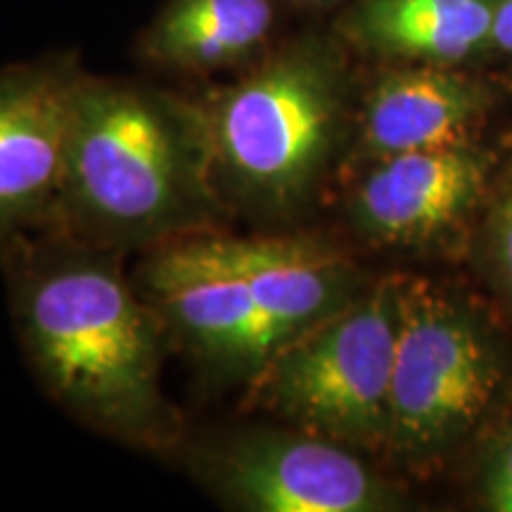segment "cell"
Instances as JSON below:
<instances>
[{
  "label": "cell",
  "instance_id": "6da1fadb",
  "mask_svg": "<svg viewBox=\"0 0 512 512\" xmlns=\"http://www.w3.org/2000/svg\"><path fill=\"white\" fill-rule=\"evenodd\" d=\"M5 252L15 264L19 335L48 392L121 439L162 444L171 422L155 320L119 273L95 259H34L17 242Z\"/></svg>",
  "mask_w": 512,
  "mask_h": 512
},
{
  "label": "cell",
  "instance_id": "7a4b0ae2",
  "mask_svg": "<svg viewBox=\"0 0 512 512\" xmlns=\"http://www.w3.org/2000/svg\"><path fill=\"white\" fill-rule=\"evenodd\" d=\"M337 76L316 48H292L185 117L202 174L256 211L302 202L335 138Z\"/></svg>",
  "mask_w": 512,
  "mask_h": 512
},
{
  "label": "cell",
  "instance_id": "3957f363",
  "mask_svg": "<svg viewBox=\"0 0 512 512\" xmlns=\"http://www.w3.org/2000/svg\"><path fill=\"white\" fill-rule=\"evenodd\" d=\"M207 195L183 117L126 88L76 91L62 204L107 233L152 235L183 226Z\"/></svg>",
  "mask_w": 512,
  "mask_h": 512
},
{
  "label": "cell",
  "instance_id": "277c9868",
  "mask_svg": "<svg viewBox=\"0 0 512 512\" xmlns=\"http://www.w3.org/2000/svg\"><path fill=\"white\" fill-rule=\"evenodd\" d=\"M399 280H384L285 347L249 380V403L337 444L387 446Z\"/></svg>",
  "mask_w": 512,
  "mask_h": 512
},
{
  "label": "cell",
  "instance_id": "5b68a950",
  "mask_svg": "<svg viewBox=\"0 0 512 512\" xmlns=\"http://www.w3.org/2000/svg\"><path fill=\"white\" fill-rule=\"evenodd\" d=\"M498 366L472 320L422 280H399V330L387 446L425 456L475 425L498 389Z\"/></svg>",
  "mask_w": 512,
  "mask_h": 512
},
{
  "label": "cell",
  "instance_id": "8992f818",
  "mask_svg": "<svg viewBox=\"0 0 512 512\" xmlns=\"http://www.w3.org/2000/svg\"><path fill=\"white\" fill-rule=\"evenodd\" d=\"M143 275L159 313L216 368L252 380L283 347L242 271L235 240L166 245L147 261Z\"/></svg>",
  "mask_w": 512,
  "mask_h": 512
},
{
  "label": "cell",
  "instance_id": "52a82bcc",
  "mask_svg": "<svg viewBox=\"0 0 512 512\" xmlns=\"http://www.w3.org/2000/svg\"><path fill=\"white\" fill-rule=\"evenodd\" d=\"M226 501L256 512H368L389 505L384 484L337 441L318 434L249 432L204 458Z\"/></svg>",
  "mask_w": 512,
  "mask_h": 512
},
{
  "label": "cell",
  "instance_id": "ba28073f",
  "mask_svg": "<svg viewBox=\"0 0 512 512\" xmlns=\"http://www.w3.org/2000/svg\"><path fill=\"white\" fill-rule=\"evenodd\" d=\"M76 91L48 72L0 76V242L60 204Z\"/></svg>",
  "mask_w": 512,
  "mask_h": 512
},
{
  "label": "cell",
  "instance_id": "9c48e42d",
  "mask_svg": "<svg viewBox=\"0 0 512 512\" xmlns=\"http://www.w3.org/2000/svg\"><path fill=\"white\" fill-rule=\"evenodd\" d=\"M489 157L463 145L377 159L354 197V221L382 245H422L448 233L482 197Z\"/></svg>",
  "mask_w": 512,
  "mask_h": 512
},
{
  "label": "cell",
  "instance_id": "30bf717a",
  "mask_svg": "<svg viewBox=\"0 0 512 512\" xmlns=\"http://www.w3.org/2000/svg\"><path fill=\"white\" fill-rule=\"evenodd\" d=\"M482 83L451 69L415 67L382 76L366 100L361 147L373 159L463 145L489 107Z\"/></svg>",
  "mask_w": 512,
  "mask_h": 512
},
{
  "label": "cell",
  "instance_id": "8fae6325",
  "mask_svg": "<svg viewBox=\"0 0 512 512\" xmlns=\"http://www.w3.org/2000/svg\"><path fill=\"white\" fill-rule=\"evenodd\" d=\"M498 0H361L342 31L370 53L430 64L467 60L491 46Z\"/></svg>",
  "mask_w": 512,
  "mask_h": 512
},
{
  "label": "cell",
  "instance_id": "7c38bea8",
  "mask_svg": "<svg viewBox=\"0 0 512 512\" xmlns=\"http://www.w3.org/2000/svg\"><path fill=\"white\" fill-rule=\"evenodd\" d=\"M271 27V0H174L147 31L145 55L166 67L214 69L247 57Z\"/></svg>",
  "mask_w": 512,
  "mask_h": 512
},
{
  "label": "cell",
  "instance_id": "4fadbf2b",
  "mask_svg": "<svg viewBox=\"0 0 512 512\" xmlns=\"http://www.w3.org/2000/svg\"><path fill=\"white\" fill-rule=\"evenodd\" d=\"M486 503L498 512H512V439L496 453L486 477Z\"/></svg>",
  "mask_w": 512,
  "mask_h": 512
},
{
  "label": "cell",
  "instance_id": "5bb4252c",
  "mask_svg": "<svg viewBox=\"0 0 512 512\" xmlns=\"http://www.w3.org/2000/svg\"><path fill=\"white\" fill-rule=\"evenodd\" d=\"M494 254L512 290V183L505 188L494 214Z\"/></svg>",
  "mask_w": 512,
  "mask_h": 512
},
{
  "label": "cell",
  "instance_id": "9a60e30c",
  "mask_svg": "<svg viewBox=\"0 0 512 512\" xmlns=\"http://www.w3.org/2000/svg\"><path fill=\"white\" fill-rule=\"evenodd\" d=\"M491 48L512 57V0H498L494 29H491Z\"/></svg>",
  "mask_w": 512,
  "mask_h": 512
},
{
  "label": "cell",
  "instance_id": "2e32d148",
  "mask_svg": "<svg viewBox=\"0 0 512 512\" xmlns=\"http://www.w3.org/2000/svg\"><path fill=\"white\" fill-rule=\"evenodd\" d=\"M304 3H323V0H304Z\"/></svg>",
  "mask_w": 512,
  "mask_h": 512
}]
</instances>
